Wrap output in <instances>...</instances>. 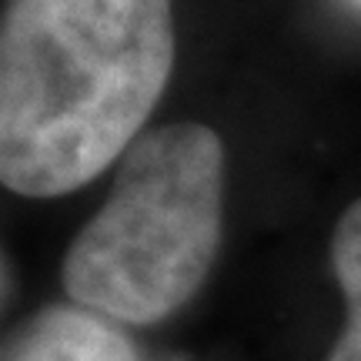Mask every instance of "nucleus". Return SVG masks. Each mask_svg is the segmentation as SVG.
<instances>
[{
    "instance_id": "nucleus-1",
    "label": "nucleus",
    "mask_w": 361,
    "mask_h": 361,
    "mask_svg": "<svg viewBox=\"0 0 361 361\" xmlns=\"http://www.w3.org/2000/svg\"><path fill=\"white\" fill-rule=\"evenodd\" d=\"M174 67L171 0H7L0 184L61 197L141 137Z\"/></svg>"
},
{
    "instance_id": "nucleus-2",
    "label": "nucleus",
    "mask_w": 361,
    "mask_h": 361,
    "mask_svg": "<svg viewBox=\"0 0 361 361\" xmlns=\"http://www.w3.org/2000/svg\"><path fill=\"white\" fill-rule=\"evenodd\" d=\"M224 144L207 124H168L128 147L107 204L67 247V298L101 318L154 324L207 281L221 247Z\"/></svg>"
},
{
    "instance_id": "nucleus-3",
    "label": "nucleus",
    "mask_w": 361,
    "mask_h": 361,
    "mask_svg": "<svg viewBox=\"0 0 361 361\" xmlns=\"http://www.w3.org/2000/svg\"><path fill=\"white\" fill-rule=\"evenodd\" d=\"M7 361H137V351L94 311L47 308L27 324Z\"/></svg>"
},
{
    "instance_id": "nucleus-4",
    "label": "nucleus",
    "mask_w": 361,
    "mask_h": 361,
    "mask_svg": "<svg viewBox=\"0 0 361 361\" xmlns=\"http://www.w3.org/2000/svg\"><path fill=\"white\" fill-rule=\"evenodd\" d=\"M331 271L345 295V331L324 361H361V197L345 207L331 234Z\"/></svg>"
}]
</instances>
